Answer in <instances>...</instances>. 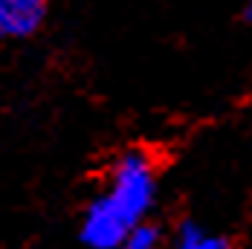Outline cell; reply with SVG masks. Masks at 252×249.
<instances>
[{
  "mask_svg": "<svg viewBox=\"0 0 252 249\" xmlns=\"http://www.w3.org/2000/svg\"><path fill=\"white\" fill-rule=\"evenodd\" d=\"M159 194L157 165L145 151H125L113 159L104 191L87 203L78 238L87 249H122L125 235L145 218Z\"/></svg>",
  "mask_w": 252,
  "mask_h": 249,
  "instance_id": "obj_1",
  "label": "cell"
},
{
  "mask_svg": "<svg viewBox=\"0 0 252 249\" xmlns=\"http://www.w3.org/2000/svg\"><path fill=\"white\" fill-rule=\"evenodd\" d=\"M50 15V0H0V44L38 35Z\"/></svg>",
  "mask_w": 252,
  "mask_h": 249,
  "instance_id": "obj_2",
  "label": "cell"
},
{
  "mask_svg": "<svg viewBox=\"0 0 252 249\" xmlns=\"http://www.w3.org/2000/svg\"><path fill=\"white\" fill-rule=\"evenodd\" d=\"M171 249H238V247L229 235L215 232L200 220H183L174 232Z\"/></svg>",
  "mask_w": 252,
  "mask_h": 249,
  "instance_id": "obj_3",
  "label": "cell"
},
{
  "mask_svg": "<svg viewBox=\"0 0 252 249\" xmlns=\"http://www.w3.org/2000/svg\"><path fill=\"white\" fill-rule=\"evenodd\" d=\"M162 247V229L151 218L139 220L122 241V249H159Z\"/></svg>",
  "mask_w": 252,
  "mask_h": 249,
  "instance_id": "obj_4",
  "label": "cell"
},
{
  "mask_svg": "<svg viewBox=\"0 0 252 249\" xmlns=\"http://www.w3.org/2000/svg\"><path fill=\"white\" fill-rule=\"evenodd\" d=\"M244 21L252 24V0H244Z\"/></svg>",
  "mask_w": 252,
  "mask_h": 249,
  "instance_id": "obj_5",
  "label": "cell"
}]
</instances>
